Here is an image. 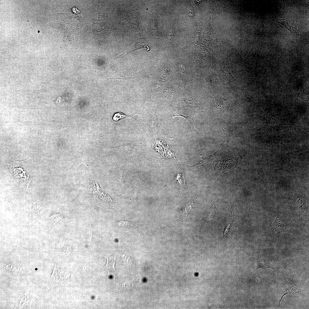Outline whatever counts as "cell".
I'll return each mask as SVG.
<instances>
[{"label":"cell","instance_id":"cell-1","mask_svg":"<svg viewBox=\"0 0 309 309\" xmlns=\"http://www.w3.org/2000/svg\"><path fill=\"white\" fill-rule=\"evenodd\" d=\"M260 103L263 108L266 115V122L263 128L266 132H269L275 127L282 125H292L301 127L294 125L289 120L282 119L272 114L267 108L264 100H260Z\"/></svg>","mask_w":309,"mask_h":309},{"label":"cell","instance_id":"cell-2","mask_svg":"<svg viewBox=\"0 0 309 309\" xmlns=\"http://www.w3.org/2000/svg\"><path fill=\"white\" fill-rule=\"evenodd\" d=\"M294 261V260L290 259L280 261L262 260L258 261L257 268L251 274L253 273L258 268H270L277 273H282L287 266Z\"/></svg>","mask_w":309,"mask_h":309},{"label":"cell","instance_id":"cell-3","mask_svg":"<svg viewBox=\"0 0 309 309\" xmlns=\"http://www.w3.org/2000/svg\"><path fill=\"white\" fill-rule=\"evenodd\" d=\"M278 213L277 217L271 227L266 232V234L273 240L278 234L283 232H289L293 233L290 230L289 225L283 219L278 217Z\"/></svg>","mask_w":309,"mask_h":309},{"label":"cell","instance_id":"cell-4","mask_svg":"<svg viewBox=\"0 0 309 309\" xmlns=\"http://www.w3.org/2000/svg\"><path fill=\"white\" fill-rule=\"evenodd\" d=\"M294 275L291 276L289 279L285 283L283 289L282 293L279 302V307L280 303L284 295L287 294L298 295L299 291H297L296 287L293 280Z\"/></svg>","mask_w":309,"mask_h":309},{"label":"cell","instance_id":"cell-5","mask_svg":"<svg viewBox=\"0 0 309 309\" xmlns=\"http://www.w3.org/2000/svg\"><path fill=\"white\" fill-rule=\"evenodd\" d=\"M277 21L278 23L281 24L292 33L297 34L299 33L298 30L296 23L292 19L288 18L286 19H277Z\"/></svg>","mask_w":309,"mask_h":309},{"label":"cell","instance_id":"cell-6","mask_svg":"<svg viewBox=\"0 0 309 309\" xmlns=\"http://www.w3.org/2000/svg\"><path fill=\"white\" fill-rule=\"evenodd\" d=\"M182 102L185 107H190L195 109H198L200 108V105L195 98L190 94H187L183 97Z\"/></svg>","mask_w":309,"mask_h":309},{"label":"cell","instance_id":"cell-7","mask_svg":"<svg viewBox=\"0 0 309 309\" xmlns=\"http://www.w3.org/2000/svg\"><path fill=\"white\" fill-rule=\"evenodd\" d=\"M170 116L171 119L173 117L175 116H182L184 117L189 121L190 124L189 131L191 129L194 130H196L194 128L195 123L193 120V114L191 113L189 115L187 116L183 115L179 112V109L178 108H176L171 111Z\"/></svg>","mask_w":309,"mask_h":309},{"label":"cell","instance_id":"cell-8","mask_svg":"<svg viewBox=\"0 0 309 309\" xmlns=\"http://www.w3.org/2000/svg\"><path fill=\"white\" fill-rule=\"evenodd\" d=\"M228 104L227 99H225L221 96H217L215 99L214 107L221 111L225 110Z\"/></svg>","mask_w":309,"mask_h":309},{"label":"cell","instance_id":"cell-9","mask_svg":"<svg viewBox=\"0 0 309 309\" xmlns=\"http://www.w3.org/2000/svg\"><path fill=\"white\" fill-rule=\"evenodd\" d=\"M308 80L301 87L298 95L299 97L307 101L309 96Z\"/></svg>","mask_w":309,"mask_h":309},{"label":"cell","instance_id":"cell-10","mask_svg":"<svg viewBox=\"0 0 309 309\" xmlns=\"http://www.w3.org/2000/svg\"><path fill=\"white\" fill-rule=\"evenodd\" d=\"M136 114H139L137 112H135L129 115H126L121 112H119L116 113L114 114L113 117L112 119L114 121H118L123 118L131 117L139 122L137 119L133 117V116Z\"/></svg>","mask_w":309,"mask_h":309},{"label":"cell","instance_id":"cell-11","mask_svg":"<svg viewBox=\"0 0 309 309\" xmlns=\"http://www.w3.org/2000/svg\"><path fill=\"white\" fill-rule=\"evenodd\" d=\"M105 256L107 259V263L105 268L107 270L110 271H115V264L116 260V257H113L108 258L107 256Z\"/></svg>","mask_w":309,"mask_h":309},{"label":"cell","instance_id":"cell-12","mask_svg":"<svg viewBox=\"0 0 309 309\" xmlns=\"http://www.w3.org/2000/svg\"><path fill=\"white\" fill-rule=\"evenodd\" d=\"M230 212L231 213V220L229 222L227 226H226L224 228V230L223 231V235L222 237L221 238V239L224 238L227 235L228 233L229 232L233 223L234 218V212L232 213V211L230 210Z\"/></svg>","mask_w":309,"mask_h":309},{"label":"cell","instance_id":"cell-13","mask_svg":"<svg viewBox=\"0 0 309 309\" xmlns=\"http://www.w3.org/2000/svg\"><path fill=\"white\" fill-rule=\"evenodd\" d=\"M216 213V209L215 208L211 212L209 215L207 221L206 222L204 228H206L207 227L210 225L212 222L213 220L215 217Z\"/></svg>","mask_w":309,"mask_h":309},{"label":"cell","instance_id":"cell-14","mask_svg":"<svg viewBox=\"0 0 309 309\" xmlns=\"http://www.w3.org/2000/svg\"><path fill=\"white\" fill-rule=\"evenodd\" d=\"M51 219L57 224H59L61 222L66 219L63 217L60 214H54L50 217Z\"/></svg>","mask_w":309,"mask_h":309},{"label":"cell","instance_id":"cell-15","mask_svg":"<svg viewBox=\"0 0 309 309\" xmlns=\"http://www.w3.org/2000/svg\"><path fill=\"white\" fill-rule=\"evenodd\" d=\"M223 70V75H224V76L225 77H224L225 78L227 79V76H228V80L229 81H233V82H237V80L234 78L232 75H231L225 66H224Z\"/></svg>","mask_w":309,"mask_h":309},{"label":"cell","instance_id":"cell-16","mask_svg":"<svg viewBox=\"0 0 309 309\" xmlns=\"http://www.w3.org/2000/svg\"><path fill=\"white\" fill-rule=\"evenodd\" d=\"M176 179L181 187L185 186V178L183 175L181 173H178Z\"/></svg>","mask_w":309,"mask_h":309},{"label":"cell","instance_id":"cell-17","mask_svg":"<svg viewBox=\"0 0 309 309\" xmlns=\"http://www.w3.org/2000/svg\"><path fill=\"white\" fill-rule=\"evenodd\" d=\"M178 71L183 72V73H187V70L186 67L183 65H179V67L178 68Z\"/></svg>","mask_w":309,"mask_h":309},{"label":"cell","instance_id":"cell-18","mask_svg":"<svg viewBox=\"0 0 309 309\" xmlns=\"http://www.w3.org/2000/svg\"><path fill=\"white\" fill-rule=\"evenodd\" d=\"M157 22L156 19H152L151 23V26L157 31Z\"/></svg>","mask_w":309,"mask_h":309},{"label":"cell","instance_id":"cell-19","mask_svg":"<svg viewBox=\"0 0 309 309\" xmlns=\"http://www.w3.org/2000/svg\"><path fill=\"white\" fill-rule=\"evenodd\" d=\"M173 33V30H171L169 31L168 37L169 39H171L172 37L173 36L174 34Z\"/></svg>","mask_w":309,"mask_h":309}]
</instances>
